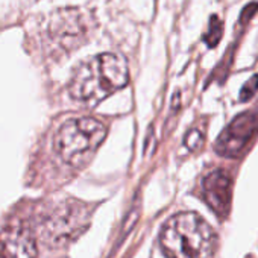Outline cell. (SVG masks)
I'll return each instance as SVG.
<instances>
[{
  "instance_id": "1",
  "label": "cell",
  "mask_w": 258,
  "mask_h": 258,
  "mask_svg": "<svg viewBox=\"0 0 258 258\" xmlns=\"http://www.w3.org/2000/svg\"><path fill=\"white\" fill-rule=\"evenodd\" d=\"M127 81L129 72L124 58L115 53H102L76 67L69 84V91L75 100L96 105L126 87Z\"/></svg>"
},
{
  "instance_id": "4",
  "label": "cell",
  "mask_w": 258,
  "mask_h": 258,
  "mask_svg": "<svg viewBox=\"0 0 258 258\" xmlns=\"http://www.w3.org/2000/svg\"><path fill=\"white\" fill-rule=\"evenodd\" d=\"M90 32V19L79 10H61L52 16L47 25L50 41L62 49L72 50L78 47Z\"/></svg>"
},
{
  "instance_id": "7",
  "label": "cell",
  "mask_w": 258,
  "mask_h": 258,
  "mask_svg": "<svg viewBox=\"0 0 258 258\" xmlns=\"http://www.w3.org/2000/svg\"><path fill=\"white\" fill-rule=\"evenodd\" d=\"M202 191L210 208L219 216L226 217L231 207V178L223 170L210 173L202 182Z\"/></svg>"
},
{
  "instance_id": "6",
  "label": "cell",
  "mask_w": 258,
  "mask_h": 258,
  "mask_svg": "<svg viewBox=\"0 0 258 258\" xmlns=\"http://www.w3.org/2000/svg\"><path fill=\"white\" fill-rule=\"evenodd\" d=\"M37 243L25 225H10L0 231V258H35Z\"/></svg>"
},
{
  "instance_id": "8",
  "label": "cell",
  "mask_w": 258,
  "mask_h": 258,
  "mask_svg": "<svg viewBox=\"0 0 258 258\" xmlns=\"http://www.w3.org/2000/svg\"><path fill=\"white\" fill-rule=\"evenodd\" d=\"M85 210L82 207H61L47 222L49 234L53 240L66 238L73 232L82 229V222H66V220H85Z\"/></svg>"
},
{
  "instance_id": "5",
  "label": "cell",
  "mask_w": 258,
  "mask_h": 258,
  "mask_svg": "<svg viewBox=\"0 0 258 258\" xmlns=\"http://www.w3.org/2000/svg\"><path fill=\"white\" fill-rule=\"evenodd\" d=\"M258 131V111L250 109L237 115L222 133L216 143V151L225 157H237Z\"/></svg>"
},
{
  "instance_id": "11",
  "label": "cell",
  "mask_w": 258,
  "mask_h": 258,
  "mask_svg": "<svg viewBox=\"0 0 258 258\" xmlns=\"http://www.w3.org/2000/svg\"><path fill=\"white\" fill-rule=\"evenodd\" d=\"M204 143V137L199 131H190L187 139H185V145L188 149L195 151V149H199Z\"/></svg>"
},
{
  "instance_id": "3",
  "label": "cell",
  "mask_w": 258,
  "mask_h": 258,
  "mask_svg": "<svg viewBox=\"0 0 258 258\" xmlns=\"http://www.w3.org/2000/svg\"><path fill=\"white\" fill-rule=\"evenodd\" d=\"M106 137L105 124L93 117L67 120L55 136L58 155L72 166L85 163Z\"/></svg>"
},
{
  "instance_id": "2",
  "label": "cell",
  "mask_w": 258,
  "mask_h": 258,
  "mask_svg": "<svg viewBox=\"0 0 258 258\" xmlns=\"http://www.w3.org/2000/svg\"><path fill=\"white\" fill-rule=\"evenodd\" d=\"M160 244L169 258H208L213 252L211 226L196 213H179L163 226Z\"/></svg>"
},
{
  "instance_id": "9",
  "label": "cell",
  "mask_w": 258,
  "mask_h": 258,
  "mask_svg": "<svg viewBox=\"0 0 258 258\" xmlns=\"http://www.w3.org/2000/svg\"><path fill=\"white\" fill-rule=\"evenodd\" d=\"M222 32H223V23H222V20H220L217 16H213V17L210 19L208 31H207V34H205V37H204L207 46L216 47L217 43H219L220 38H222Z\"/></svg>"
},
{
  "instance_id": "10",
  "label": "cell",
  "mask_w": 258,
  "mask_h": 258,
  "mask_svg": "<svg viewBox=\"0 0 258 258\" xmlns=\"http://www.w3.org/2000/svg\"><path fill=\"white\" fill-rule=\"evenodd\" d=\"M256 90H258V75H253V76L243 85V88H241V91H240V100L244 102V100L252 99L253 94L256 93Z\"/></svg>"
}]
</instances>
